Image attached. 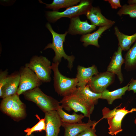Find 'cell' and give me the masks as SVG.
I'll return each mask as SVG.
<instances>
[{
    "mask_svg": "<svg viewBox=\"0 0 136 136\" xmlns=\"http://www.w3.org/2000/svg\"><path fill=\"white\" fill-rule=\"evenodd\" d=\"M46 26L50 32L52 37V43H49L45 47L44 50L48 48L53 50L55 53V56L53 60L54 63L60 62L63 57L68 62V67L71 70L73 66V62L75 57L73 55L69 56L65 53L63 48V43L65 42L66 36L68 33L67 31L64 33L60 34L55 32L52 28L50 24L47 23Z\"/></svg>",
    "mask_w": 136,
    "mask_h": 136,
    "instance_id": "6da1fadb",
    "label": "cell"
},
{
    "mask_svg": "<svg viewBox=\"0 0 136 136\" xmlns=\"http://www.w3.org/2000/svg\"><path fill=\"white\" fill-rule=\"evenodd\" d=\"M59 63H52L51 68L54 73V86L59 95L64 97L74 93L76 90L78 81L76 78H70L62 75L58 69Z\"/></svg>",
    "mask_w": 136,
    "mask_h": 136,
    "instance_id": "7a4b0ae2",
    "label": "cell"
},
{
    "mask_svg": "<svg viewBox=\"0 0 136 136\" xmlns=\"http://www.w3.org/2000/svg\"><path fill=\"white\" fill-rule=\"evenodd\" d=\"M118 107L112 110L104 107L102 110V118L96 122L92 127H95L98 122L105 118L107 120L109 134L116 135L122 131L123 130L121 128V122L123 118L128 113L133 112L131 110L129 111L126 109L125 107L119 109H118Z\"/></svg>",
    "mask_w": 136,
    "mask_h": 136,
    "instance_id": "3957f363",
    "label": "cell"
},
{
    "mask_svg": "<svg viewBox=\"0 0 136 136\" xmlns=\"http://www.w3.org/2000/svg\"><path fill=\"white\" fill-rule=\"evenodd\" d=\"M22 94L25 99L34 103L45 113L56 110L60 104L57 100L44 93L39 87Z\"/></svg>",
    "mask_w": 136,
    "mask_h": 136,
    "instance_id": "277c9868",
    "label": "cell"
},
{
    "mask_svg": "<svg viewBox=\"0 0 136 136\" xmlns=\"http://www.w3.org/2000/svg\"><path fill=\"white\" fill-rule=\"evenodd\" d=\"M17 93L4 98L0 105L1 110L15 120L23 119L26 113L24 105Z\"/></svg>",
    "mask_w": 136,
    "mask_h": 136,
    "instance_id": "5b68a950",
    "label": "cell"
},
{
    "mask_svg": "<svg viewBox=\"0 0 136 136\" xmlns=\"http://www.w3.org/2000/svg\"><path fill=\"white\" fill-rule=\"evenodd\" d=\"M62 108L69 112H80L85 117L90 118L94 108V105L90 104L80 97L75 93L63 97L59 102Z\"/></svg>",
    "mask_w": 136,
    "mask_h": 136,
    "instance_id": "8992f818",
    "label": "cell"
},
{
    "mask_svg": "<svg viewBox=\"0 0 136 136\" xmlns=\"http://www.w3.org/2000/svg\"><path fill=\"white\" fill-rule=\"evenodd\" d=\"M92 1L90 0H81L78 5L70 7L61 12L58 11H48L46 13V17L50 22L54 23L61 18H71L84 14L92 6Z\"/></svg>",
    "mask_w": 136,
    "mask_h": 136,
    "instance_id": "52a82bcc",
    "label": "cell"
},
{
    "mask_svg": "<svg viewBox=\"0 0 136 136\" xmlns=\"http://www.w3.org/2000/svg\"><path fill=\"white\" fill-rule=\"evenodd\" d=\"M25 66L32 71L43 82H49L51 80V62L46 57L35 55L29 63Z\"/></svg>",
    "mask_w": 136,
    "mask_h": 136,
    "instance_id": "ba28073f",
    "label": "cell"
},
{
    "mask_svg": "<svg viewBox=\"0 0 136 136\" xmlns=\"http://www.w3.org/2000/svg\"><path fill=\"white\" fill-rule=\"evenodd\" d=\"M20 78L17 94L19 95L24 92L39 87L42 82L35 73L25 66L21 67L19 71Z\"/></svg>",
    "mask_w": 136,
    "mask_h": 136,
    "instance_id": "9c48e42d",
    "label": "cell"
},
{
    "mask_svg": "<svg viewBox=\"0 0 136 136\" xmlns=\"http://www.w3.org/2000/svg\"><path fill=\"white\" fill-rule=\"evenodd\" d=\"M115 75L107 71L99 73L92 78L87 84L91 90L97 93H101L114 82Z\"/></svg>",
    "mask_w": 136,
    "mask_h": 136,
    "instance_id": "30bf717a",
    "label": "cell"
},
{
    "mask_svg": "<svg viewBox=\"0 0 136 136\" xmlns=\"http://www.w3.org/2000/svg\"><path fill=\"white\" fill-rule=\"evenodd\" d=\"M45 113V136H58L63 122L57 111L54 110Z\"/></svg>",
    "mask_w": 136,
    "mask_h": 136,
    "instance_id": "8fae6325",
    "label": "cell"
},
{
    "mask_svg": "<svg viewBox=\"0 0 136 136\" xmlns=\"http://www.w3.org/2000/svg\"><path fill=\"white\" fill-rule=\"evenodd\" d=\"M70 19V23L67 31L68 33L71 35H83L90 33L96 29V26L89 24L87 20H81L79 16Z\"/></svg>",
    "mask_w": 136,
    "mask_h": 136,
    "instance_id": "7c38bea8",
    "label": "cell"
},
{
    "mask_svg": "<svg viewBox=\"0 0 136 136\" xmlns=\"http://www.w3.org/2000/svg\"><path fill=\"white\" fill-rule=\"evenodd\" d=\"M20 78L19 71L9 75L8 80L0 91V97L3 98L17 94Z\"/></svg>",
    "mask_w": 136,
    "mask_h": 136,
    "instance_id": "4fadbf2b",
    "label": "cell"
},
{
    "mask_svg": "<svg viewBox=\"0 0 136 136\" xmlns=\"http://www.w3.org/2000/svg\"><path fill=\"white\" fill-rule=\"evenodd\" d=\"M122 51L119 46L117 51L113 53L107 69V71L117 75L120 83H122L124 80L121 71V66L124 63V59L122 56Z\"/></svg>",
    "mask_w": 136,
    "mask_h": 136,
    "instance_id": "5bb4252c",
    "label": "cell"
},
{
    "mask_svg": "<svg viewBox=\"0 0 136 136\" xmlns=\"http://www.w3.org/2000/svg\"><path fill=\"white\" fill-rule=\"evenodd\" d=\"M85 15L87 18L90 20L91 24L96 26H112L115 23V21L109 19L104 16L98 7L92 6L87 11Z\"/></svg>",
    "mask_w": 136,
    "mask_h": 136,
    "instance_id": "9a60e30c",
    "label": "cell"
},
{
    "mask_svg": "<svg viewBox=\"0 0 136 136\" xmlns=\"http://www.w3.org/2000/svg\"><path fill=\"white\" fill-rule=\"evenodd\" d=\"M77 70L76 78L77 80V86H78L86 85L93 76L99 73L96 66L94 65L88 67L78 65Z\"/></svg>",
    "mask_w": 136,
    "mask_h": 136,
    "instance_id": "2e32d148",
    "label": "cell"
},
{
    "mask_svg": "<svg viewBox=\"0 0 136 136\" xmlns=\"http://www.w3.org/2000/svg\"><path fill=\"white\" fill-rule=\"evenodd\" d=\"M96 122L92 121L90 118L87 123H68L63 122L62 126L64 129V136H77L87 128L92 127Z\"/></svg>",
    "mask_w": 136,
    "mask_h": 136,
    "instance_id": "e0dca14e",
    "label": "cell"
},
{
    "mask_svg": "<svg viewBox=\"0 0 136 136\" xmlns=\"http://www.w3.org/2000/svg\"><path fill=\"white\" fill-rule=\"evenodd\" d=\"M112 26L109 25L99 27L96 31L92 33L82 35L80 40L83 43V45L85 47L89 45H92L99 48L100 46L98 42L99 38L101 37V35L105 31Z\"/></svg>",
    "mask_w": 136,
    "mask_h": 136,
    "instance_id": "ac0fdd59",
    "label": "cell"
},
{
    "mask_svg": "<svg viewBox=\"0 0 136 136\" xmlns=\"http://www.w3.org/2000/svg\"><path fill=\"white\" fill-rule=\"evenodd\" d=\"M74 93L85 101L94 105L97 103L98 99H101V93L93 92L88 85L78 86Z\"/></svg>",
    "mask_w": 136,
    "mask_h": 136,
    "instance_id": "d6986e66",
    "label": "cell"
},
{
    "mask_svg": "<svg viewBox=\"0 0 136 136\" xmlns=\"http://www.w3.org/2000/svg\"><path fill=\"white\" fill-rule=\"evenodd\" d=\"M114 34L117 37L118 46L123 51H128L136 41V32L131 35H126L120 31L117 26L114 27Z\"/></svg>",
    "mask_w": 136,
    "mask_h": 136,
    "instance_id": "ffe728a7",
    "label": "cell"
},
{
    "mask_svg": "<svg viewBox=\"0 0 136 136\" xmlns=\"http://www.w3.org/2000/svg\"><path fill=\"white\" fill-rule=\"evenodd\" d=\"M129 84L122 87L113 91L106 89L101 93V99L106 100L109 104L111 105L115 99L122 98L126 91L128 90Z\"/></svg>",
    "mask_w": 136,
    "mask_h": 136,
    "instance_id": "44dd1931",
    "label": "cell"
},
{
    "mask_svg": "<svg viewBox=\"0 0 136 136\" xmlns=\"http://www.w3.org/2000/svg\"><path fill=\"white\" fill-rule=\"evenodd\" d=\"M61 105H59L56 110L63 122L70 124L82 123V120L85 117L82 114H78L75 112L70 114L64 112Z\"/></svg>",
    "mask_w": 136,
    "mask_h": 136,
    "instance_id": "7402d4cb",
    "label": "cell"
},
{
    "mask_svg": "<svg viewBox=\"0 0 136 136\" xmlns=\"http://www.w3.org/2000/svg\"><path fill=\"white\" fill-rule=\"evenodd\" d=\"M80 0H53L52 3L48 4L43 3L42 1L39 0L40 3L44 4L46 5V8L52 9L53 11H58L60 9L62 8H68L70 7L77 5L80 3Z\"/></svg>",
    "mask_w": 136,
    "mask_h": 136,
    "instance_id": "603a6c76",
    "label": "cell"
},
{
    "mask_svg": "<svg viewBox=\"0 0 136 136\" xmlns=\"http://www.w3.org/2000/svg\"><path fill=\"white\" fill-rule=\"evenodd\" d=\"M125 69L128 71L136 69V41L124 56Z\"/></svg>",
    "mask_w": 136,
    "mask_h": 136,
    "instance_id": "cb8c5ba5",
    "label": "cell"
},
{
    "mask_svg": "<svg viewBox=\"0 0 136 136\" xmlns=\"http://www.w3.org/2000/svg\"><path fill=\"white\" fill-rule=\"evenodd\" d=\"M117 14L120 16L122 15H128L131 18H136V4H125L122 6Z\"/></svg>",
    "mask_w": 136,
    "mask_h": 136,
    "instance_id": "d4e9b609",
    "label": "cell"
},
{
    "mask_svg": "<svg viewBox=\"0 0 136 136\" xmlns=\"http://www.w3.org/2000/svg\"><path fill=\"white\" fill-rule=\"evenodd\" d=\"M36 116L39 121L35 125L31 128H28L24 130V131L27 133L26 134L28 136L31 135L32 133L36 131H41L42 130H46V124L45 119H40L38 115Z\"/></svg>",
    "mask_w": 136,
    "mask_h": 136,
    "instance_id": "484cf974",
    "label": "cell"
},
{
    "mask_svg": "<svg viewBox=\"0 0 136 136\" xmlns=\"http://www.w3.org/2000/svg\"><path fill=\"white\" fill-rule=\"evenodd\" d=\"M8 70L7 69L3 71L1 70L0 72V91L3 86L7 81L9 75Z\"/></svg>",
    "mask_w": 136,
    "mask_h": 136,
    "instance_id": "4316f807",
    "label": "cell"
},
{
    "mask_svg": "<svg viewBox=\"0 0 136 136\" xmlns=\"http://www.w3.org/2000/svg\"><path fill=\"white\" fill-rule=\"evenodd\" d=\"M95 127H89L85 129L77 136H98L95 134Z\"/></svg>",
    "mask_w": 136,
    "mask_h": 136,
    "instance_id": "83f0119b",
    "label": "cell"
},
{
    "mask_svg": "<svg viewBox=\"0 0 136 136\" xmlns=\"http://www.w3.org/2000/svg\"><path fill=\"white\" fill-rule=\"evenodd\" d=\"M104 1L108 2L113 9H117L118 8H121L122 6L120 4L119 0H105Z\"/></svg>",
    "mask_w": 136,
    "mask_h": 136,
    "instance_id": "f1b7e54d",
    "label": "cell"
},
{
    "mask_svg": "<svg viewBox=\"0 0 136 136\" xmlns=\"http://www.w3.org/2000/svg\"><path fill=\"white\" fill-rule=\"evenodd\" d=\"M128 87V90H132L134 93H136V79H134L132 78L129 83Z\"/></svg>",
    "mask_w": 136,
    "mask_h": 136,
    "instance_id": "f546056e",
    "label": "cell"
},
{
    "mask_svg": "<svg viewBox=\"0 0 136 136\" xmlns=\"http://www.w3.org/2000/svg\"><path fill=\"white\" fill-rule=\"evenodd\" d=\"M127 2L129 4H136V0H129Z\"/></svg>",
    "mask_w": 136,
    "mask_h": 136,
    "instance_id": "4dcf8cb0",
    "label": "cell"
},
{
    "mask_svg": "<svg viewBox=\"0 0 136 136\" xmlns=\"http://www.w3.org/2000/svg\"><path fill=\"white\" fill-rule=\"evenodd\" d=\"M131 110L133 112V111H136V108H133L131 109Z\"/></svg>",
    "mask_w": 136,
    "mask_h": 136,
    "instance_id": "1f68e13d",
    "label": "cell"
},
{
    "mask_svg": "<svg viewBox=\"0 0 136 136\" xmlns=\"http://www.w3.org/2000/svg\"><path fill=\"white\" fill-rule=\"evenodd\" d=\"M30 136H33V135L32 134H31V135H30ZM25 136H28L26 134Z\"/></svg>",
    "mask_w": 136,
    "mask_h": 136,
    "instance_id": "d6a6232c",
    "label": "cell"
}]
</instances>
